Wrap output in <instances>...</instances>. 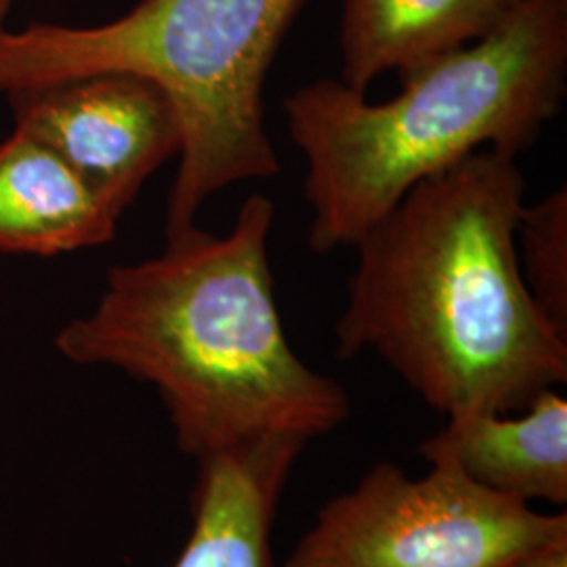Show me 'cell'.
<instances>
[{
	"mask_svg": "<svg viewBox=\"0 0 567 567\" xmlns=\"http://www.w3.org/2000/svg\"><path fill=\"white\" fill-rule=\"evenodd\" d=\"M11 7H13V0H0V34H2L4 30H9V28H7V16H9Z\"/></svg>",
	"mask_w": 567,
	"mask_h": 567,
	"instance_id": "cell-13",
	"label": "cell"
},
{
	"mask_svg": "<svg viewBox=\"0 0 567 567\" xmlns=\"http://www.w3.org/2000/svg\"><path fill=\"white\" fill-rule=\"evenodd\" d=\"M305 444L269 437L198 461L192 532L173 567H278L276 511Z\"/></svg>",
	"mask_w": 567,
	"mask_h": 567,
	"instance_id": "cell-7",
	"label": "cell"
},
{
	"mask_svg": "<svg viewBox=\"0 0 567 567\" xmlns=\"http://www.w3.org/2000/svg\"><path fill=\"white\" fill-rule=\"evenodd\" d=\"M426 463L423 477L372 466L318 511L282 567H505L566 536V513L477 486L447 458Z\"/></svg>",
	"mask_w": 567,
	"mask_h": 567,
	"instance_id": "cell-5",
	"label": "cell"
},
{
	"mask_svg": "<svg viewBox=\"0 0 567 567\" xmlns=\"http://www.w3.org/2000/svg\"><path fill=\"white\" fill-rule=\"evenodd\" d=\"M517 257L534 301L567 337V192L526 204L517 224Z\"/></svg>",
	"mask_w": 567,
	"mask_h": 567,
	"instance_id": "cell-11",
	"label": "cell"
},
{
	"mask_svg": "<svg viewBox=\"0 0 567 567\" xmlns=\"http://www.w3.org/2000/svg\"><path fill=\"white\" fill-rule=\"evenodd\" d=\"M307 0H140L102 25L32 23L0 34V93L121 72L154 82L182 126L166 238L196 227L225 187L280 173L264 86Z\"/></svg>",
	"mask_w": 567,
	"mask_h": 567,
	"instance_id": "cell-4",
	"label": "cell"
},
{
	"mask_svg": "<svg viewBox=\"0 0 567 567\" xmlns=\"http://www.w3.org/2000/svg\"><path fill=\"white\" fill-rule=\"evenodd\" d=\"M16 128L70 164L121 219L182 150L175 105L154 82L107 72L9 93Z\"/></svg>",
	"mask_w": 567,
	"mask_h": 567,
	"instance_id": "cell-6",
	"label": "cell"
},
{
	"mask_svg": "<svg viewBox=\"0 0 567 567\" xmlns=\"http://www.w3.org/2000/svg\"><path fill=\"white\" fill-rule=\"evenodd\" d=\"M505 567H567V534L543 547L527 550Z\"/></svg>",
	"mask_w": 567,
	"mask_h": 567,
	"instance_id": "cell-12",
	"label": "cell"
},
{
	"mask_svg": "<svg viewBox=\"0 0 567 567\" xmlns=\"http://www.w3.org/2000/svg\"><path fill=\"white\" fill-rule=\"evenodd\" d=\"M425 461L447 458L466 477L529 505H567V402L555 389L507 414H458L421 444Z\"/></svg>",
	"mask_w": 567,
	"mask_h": 567,
	"instance_id": "cell-8",
	"label": "cell"
},
{
	"mask_svg": "<svg viewBox=\"0 0 567 567\" xmlns=\"http://www.w3.org/2000/svg\"><path fill=\"white\" fill-rule=\"evenodd\" d=\"M517 156L482 150L408 189L355 243L337 355L377 353L446 419L522 412L567 381V337L522 276Z\"/></svg>",
	"mask_w": 567,
	"mask_h": 567,
	"instance_id": "cell-1",
	"label": "cell"
},
{
	"mask_svg": "<svg viewBox=\"0 0 567 567\" xmlns=\"http://www.w3.org/2000/svg\"><path fill=\"white\" fill-rule=\"evenodd\" d=\"M519 0H344L341 79L368 93L385 72L404 74L496 30Z\"/></svg>",
	"mask_w": 567,
	"mask_h": 567,
	"instance_id": "cell-10",
	"label": "cell"
},
{
	"mask_svg": "<svg viewBox=\"0 0 567 567\" xmlns=\"http://www.w3.org/2000/svg\"><path fill=\"white\" fill-rule=\"evenodd\" d=\"M402 91L370 103L339 79L284 100L305 158L316 252L355 246L405 192L475 152L519 156L567 93V0H519L496 30L400 74Z\"/></svg>",
	"mask_w": 567,
	"mask_h": 567,
	"instance_id": "cell-3",
	"label": "cell"
},
{
	"mask_svg": "<svg viewBox=\"0 0 567 567\" xmlns=\"http://www.w3.org/2000/svg\"><path fill=\"white\" fill-rule=\"evenodd\" d=\"M118 217L41 140L0 143V252L55 257L110 243Z\"/></svg>",
	"mask_w": 567,
	"mask_h": 567,
	"instance_id": "cell-9",
	"label": "cell"
},
{
	"mask_svg": "<svg viewBox=\"0 0 567 567\" xmlns=\"http://www.w3.org/2000/svg\"><path fill=\"white\" fill-rule=\"evenodd\" d=\"M274 221V203L252 194L225 236L192 227L166 238L161 257L112 267L95 307L58 332V351L154 386L196 461L332 433L349 395L286 339L267 252Z\"/></svg>",
	"mask_w": 567,
	"mask_h": 567,
	"instance_id": "cell-2",
	"label": "cell"
}]
</instances>
